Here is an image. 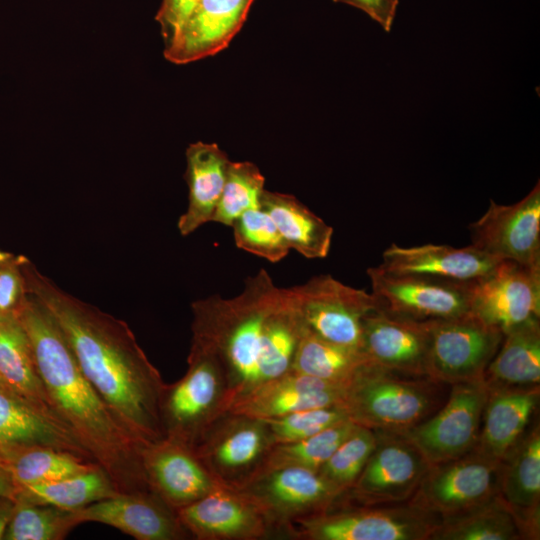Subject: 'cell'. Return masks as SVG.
<instances>
[{"mask_svg":"<svg viewBox=\"0 0 540 540\" xmlns=\"http://www.w3.org/2000/svg\"><path fill=\"white\" fill-rule=\"evenodd\" d=\"M26 292L52 316L83 374L141 446L162 440L165 382L128 324L57 286L24 256Z\"/></svg>","mask_w":540,"mask_h":540,"instance_id":"cell-1","label":"cell"},{"mask_svg":"<svg viewBox=\"0 0 540 540\" xmlns=\"http://www.w3.org/2000/svg\"><path fill=\"white\" fill-rule=\"evenodd\" d=\"M191 346L210 353L228 386L229 409L262 383L292 369L305 327L288 288L265 269L245 279L240 294H218L191 304Z\"/></svg>","mask_w":540,"mask_h":540,"instance_id":"cell-2","label":"cell"},{"mask_svg":"<svg viewBox=\"0 0 540 540\" xmlns=\"http://www.w3.org/2000/svg\"><path fill=\"white\" fill-rule=\"evenodd\" d=\"M14 312L29 337L38 373L61 422L120 493L150 490L140 461L142 446L87 380L52 316L27 292Z\"/></svg>","mask_w":540,"mask_h":540,"instance_id":"cell-3","label":"cell"},{"mask_svg":"<svg viewBox=\"0 0 540 540\" xmlns=\"http://www.w3.org/2000/svg\"><path fill=\"white\" fill-rule=\"evenodd\" d=\"M448 384L426 375L389 370L370 361L345 386L343 406L354 423L381 431H406L446 401Z\"/></svg>","mask_w":540,"mask_h":540,"instance_id":"cell-4","label":"cell"},{"mask_svg":"<svg viewBox=\"0 0 540 540\" xmlns=\"http://www.w3.org/2000/svg\"><path fill=\"white\" fill-rule=\"evenodd\" d=\"M441 519L412 501L331 506L290 521L283 535L307 540H430Z\"/></svg>","mask_w":540,"mask_h":540,"instance_id":"cell-5","label":"cell"},{"mask_svg":"<svg viewBox=\"0 0 540 540\" xmlns=\"http://www.w3.org/2000/svg\"><path fill=\"white\" fill-rule=\"evenodd\" d=\"M229 410L224 372L210 353L190 346L187 370L164 385L160 399L163 437L191 449L207 429Z\"/></svg>","mask_w":540,"mask_h":540,"instance_id":"cell-6","label":"cell"},{"mask_svg":"<svg viewBox=\"0 0 540 540\" xmlns=\"http://www.w3.org/2000/svg\"><path fill=\"white\" fill-rule=\"evenodd\" d=\"M288 291L308 331L363 352V319L377 307L371 293L345 285L329 274L313 277Z\"/></svg>","mask_w":540,"mask_h":540,"instance_id":"cell-7","label":"cell"},{"mask_svg":"<svg viewBox=\"0 0 540 540\" xmlns=\"http://www.w3.org/2000/svg\"><path fill=\"white\" fill-rule=\"evenodd\" d=\"M274 444L264 420L226 412L193 451L221 486L241 489L257 476Z\"/></svg>","mask_w":540,"mask_h":540,"instance_id":"cell-8","label":"cell"},{"mask_svg":"<svg viewBox=\"0 0 540 540\" xmlns=\"http://www.w3.org/2000/svg\"><path fill=\"white\" fill-rule=\"evenodd\" d=\"M427 324L431 378L448 385L483 379L502 342L500 330L471 311L449 319L429 320Z\"/></svg>","mask_w":540,"mask_h":540,"instance_id":"cell-9","label":"cell"},{"mask_svg":"<svg viewBox=\"0 0 540 540\" xmlns=\"http://www.w3.org/2000/svg\"><path fill=\"white\" fill-rule=\"evenodd\" d=\"M443 405L420 424L403 431L433 465L458 458L477 444L489 389L483 379L450 385Z\"/></svg>","mask_w":540,"mask_h":540,"instance_id":"cell-10","label":"cell"},{"mask_svg":"<svg viewBox=\"0 0 540 540\" xmlns=\"http://www.w3.org/2000/svg\"><path fill=\"white\" fill-rule=\"evenodd\" d=\"M375 432L373 452L353 486L342 496L362 505L411 501L431 464L404 433Z\"/></svg>","mask_w":540,"mask_h":540,"instance_id":"cell-11","label":"cell"},{"mask_svg":"<svg viewBox=\"0 0 540 540\" xmlns=\"http://www.w3.org/2000/svg\"><path fill=\"white\" fill-rule=\"evenodd\" d=\"M377 307L396 316L429 321L449 319L471 311L472 282L367 269Z\"/></svg>","mask_w":540,"mask_h":540,"instance_id":"cell-12","label":"cell"},{"mask_svg":"<svg viewBox=\"0 0 540 540\" xmlns=\"http://www.w3.org/2000/svg\"><path fill=\"white\" fill-rule=\"evenodd\" d=\"M501 465L475 448L433 464L411 501L441 518L462 513L499 494Z\"/></svg>","mask_w":540,"mask_h":540,"instance_id":"cell-13","label":"cell"},{"mask_svg":"<svg viewBox=\"0 0 540 540\" xmlns=\"http://www.w3.org/2000/svg\"><path fill=\"white\" fill-rule=\"evenodd\" d=\"M176 512L189 536L198 540H258L280 531L259 502L241 489L220 486Z\"/></svg>","mask_w":540,"mask_h":540,"instance_id":"cell-14","label":"cell"},{"mask_svg":"<svg viewBox=\"0 0 540 540\" xmlns=\"http://www.w3.org/2000/svg\"><path fill=\"white\" fill-rule=\"evenodd\" d=\"M471 245L500 261L540 268V183L520 201L490 200L486 212L469 225Z\"/></svg>","mask_w":540,"mask_h":540,"instance_id":"cell-15","label":"cell"},{"mask_svg":"<svg viewBox=\"0 0 540 540\" xmlns=\"http://www.w3.org/2000/svg\"><path fill=\"white\" fill-rule=\"evenodd\" d=\"M471 312L487 325L509 330L540 317V268L500 261L472 282Z\"/></svg>","mask_w":540,"mask_h":540,"instance_id":"cell-16","label":"cell"},{"mask_svg":"<svg viewBox=\"0 0 540 540\" xmlns=\"http://www.w3.org/2000/svg\"><path fill=\"white\" fill-rule=\"evenodd\" d=\"M241 490L259 502L282 535L290 521L324 511L342 496L317 471L301 467L265 471Z\"/></svg>","mask_w":540,"mask_h":540,"instance_id":"cell-17","label":"cell"},{"mask_svg":"<svg viewBox=\"0 0 540 540\" xmlns=\"http://www.w3.org/2000/svg\"><path fill=\"white\" fill-rule=\"evenodd\" d=\"M140 461L149 489L175 511L221 486L193 449L165 438L142 446Z\"/></svg>","mask_w":540,"mask_h":540,"instance_id":"cell-18","label":"cell"},{"mask_svg":"<svg viewBox=\"0 0 540 540\" xmlns=\"http://www.w3.org/2000/svg\"><path fill=\"white\" fill-rule=\"evenodd\" d=\"M74 514L79 524H105L137 540L190 538L177 512L151 490L118 493L76 510Z\"/></svg>","mask_w":540,"mask_h":540,"instance_id":"cell-19","label":"cell"},{"mask_svg":"<svg viewBox=\"0 0 540 540\" xmlns=\"http://www.w3.org/2000/svg\"><path fill=\"white\" fill-rule=\"evenodd\" d=\"M254 0H198L165 43L166 60L182 65L225 49L245 22Z\"/></svg>","mask_w":540,"mask_h":540,"instance_id":"cell-20","label":"cell"},{"mask_svg":"<svg viewBox=\"0 0 540 540\" xmlns=\"http://www.w3.org/2000/svg\"><path fill=\"white\" fill-rule=\"evenodd\" d=\"M363 352L380 367L429 376L427 321L396 316L376 307L363 319Z\"/></svg>","mask_w":540,"mask_h":540,"instance_id":"cell-21","label":"cell"},{"mask_svg":"<svg viewBox=\"0 0 540 540\" xmlns=\"http://www.w3.org/2000/svg\"><path fill=\"white\" fill-rule=\"evenodd\" d=\"M345 386L290 370L232 404L228 412L268 419L296 411L343 405Z\"/></svg>","mask_w":540,"mask_h":540,"instance_id":"cell-22","label":"cell"},{"mask_svg":"<svg viewBox=\"0 0 540 540\" xmlns=\"http://www.w3.org/2000/svg\"><path fill=\"white\" fill-rule=\"evenodd\" d=\"M499 262L471 244L455 248L435 244L402 247L393 243L383 252L378 267L392 274L470 282L491 272Z\"/></svg>","mask_w":540,"mask_h":540,"instance_id":"cell-23","label":"cell"},{"mask_svg":"<svg viewBox=\"0 0 540 540\" xmlns=\"http://www.w3.org/2000/svg\"><path fill=\"white\" fill-rule=\"evenodd\" d=\"M499 496L519 521L526 539H539L540 530V429L527 431L503 459Z\"/></svg>","mask_w":540,"mask_h":540,"instance_id":"cell-24","label":"cell"},{"mask_svg":"<svg viewBox=\"0 0 540 540\" xmlns=\"http://www.w3.org/2000/svg\"><path fill=\"white\" fill-rule=\"evenodd\" d=\"M33 446L66 451L95 462L65 426L11 390L0 387V460L17 450Z\"/></svg>","mask_w":540,"mask_h":540,"instance_id":"cell-25","label":"cell"},{"mask_svg":"<svg viewBox=\"0 0 540 540\" xmlns=\"http://www.w3.org/2000/svg\"><path fill=\"white\" fill-rule=\"evenodd\" d=\"M539 395V388L489 390L475 449L503 461L529 430Z\"/></svg>","mask_w":540,"mask_h":540,"instance_id":"cell-26","label":"cell"},{"mask_svg":"<svg viewBox=\"0 0 540 540\" xmlns=\"http://www.w3.org/2000/svg\"><path fill=\"white\" fill-rule=\"evenodd\" d=\"M188 206L179 217L177 228L187 236L212 222L230 162L216 143L198 141L186 150Z\"/></svg>","mask_w":540,"mask_h":540,"instance_id":"cell-27","label":"cell"},{"mask_svg":"<svg viewBox=\"0 0 540 540\" xmlns=\"http://www.w3.org/2000/svg\"><path fill=\"white\" fill-rule=\"evenodd\" d=\"M0 376L12 392L65 426L49 401L29 337L14 311L0 312Z\"/></svg>","mask_w":540,"mask_h":540,"instance_id":"cell-28","label":"cell"},{"mask_svg":"<svg viewBox=\"0 0 540 540\" xmlns=\"http://www.w3.org/2000/svg\"><path fill=\"white\" fill-rule=\"evenodd\" d=\"M483 380L489 390L539 388V319L519 325L503 335Z\"/></svg>","mask_w":540,"mask_h":540,"instance_id":"cell-29","label":"cell"},{"mask_svg":"<svg viewBox=\"0 0 540 540\" xmlns=\"http://www.w3.org/2000/svg\"><path fill=\"white\" fill-rule=\"evenodd\" d=\"M260 207L269 214L290 250L308 259L327 257L333 228L295 196L264 189Z\"/></svg>","mask_w":540,"mask_h":540,"instance_id":"cell-30","label":"cell"},{"mask_svg":"<svg viewBox=\"0 0 540 540\" xmlns=\"http://www.w3.org/2000/svg\"><path fill=\"white\" fill-rule=\"evenodd\" d=\"M16 488L15 500L52 505L69 511L79 510L120 493L110 476L98 464L59 480Z\"/></svg>","mask_w":540,"mask_h":540,"instance_id":"cell-31","label":"cell"},{"mask_svg":"<svg viewBox=\"0 0 540 540\" xmlns=\"http://www.w3.org/2000/svg\"><path fill=\"white\" fill-rule=\"evenodd\" d=\"M522 527L498 495L462 513L443 517L430 540H519Z\"/></svg>","mask_w":540,"mask_h":540,"instance_id":"cell-32","label":"cell"},{"mask_svg":"<svg viewBox=\"0 0 540 540\" xmlns=\"http://www.w3.org/2000/svg\"><path fill=\"white\" fill-rule=\"evenodd\" d=\"M368 358L362 351L326 341L305 328L292 370L346 386Z\"/></svg>","mask_w":540,"mask_h":540,"instance_id":"cell-33","label":"cell"},{"mask_svg":"<svg viewBox=\"0 0 540 540\" xmlns=\"http://www.w3.org/2000/svg\"><path fill=\"white\" fill-rule=\"evenodd\" d=\"M96 465L75 454L44 446L17 450L0 460L16 486L46 483L86 471Z\"/></svg>","mask_w":540,"mask_h":540,"instance_id":"cell-34","label":"cell"},{"mask_svg":"<svg viewBox=\"0 0 540 540\" xmlns=\"http://www.w3.org/2000/svg\"><path fill=\"white\" fill-rule=\"evenodd\" d=\"M358 424L346 420L308 438L274 444L257 476L281 467H301L318 471Z\"/></svg>","mask_w":540,"mask_h":540,"instance_id":"cell-35","label":"cell"},{"mask_svg":"<svg viewBox=\"0 0 540 540\" xmlns=\"http://www.w3.org/2000/svg\"><path fill=\"white\" fill-rule=\"evenodd\" d=\"M78 525L74 511L15 500L12 517L3 539L62 540Z\"/></svg>","mask_w":540,"mask_h":540,"instance_id":"cell-36","label":"cell"},{"mask_svg":"<svg viewBox=\"0 0 540 540\" xmlns=\"http://www.w3.org/2000/svg\"><path fill=\"white\" fill-rule=\"evenodd\" d=\"M264 183L265 178L254 163L230 161L212 222L231 226L245 211L260 207Z\"/></svg>","mask_w":540,"mask_h":540,"instance_id":"cell-37","label":"cell"},{"mask_svg":"<svg viewBox=\"0 0 540 540\" xmlns=\"http://www.w3.org/2000/svg\"><path fill=\"white\" fill-rule=\"evenodd\" d=\"M376 442L375 430L358 425L317 472L343 495L359 477Z\"/></svg>","mask_w":540,"mask_h":540,"instance_id":"cell-38","label":"cell"},{"mask_svg":"<svg viewBox=\"0 0 540 540\" xmlns=\"http://www.w3.org/2000/svg\"><path fill=\"white\" fill-rule=\"evenodd\" d=\"M230 227L238 248L271 263L280 262L290 251L275 223L261 207L245 211Z\"/></svg>","mask_w":540,"mask_h":540,"instance_id":"cell-39","label":"cell"},{"mask_svg":"<svg viewBox=\"0 0 540 540\" xmlns=\"http://www.w3.org/2000/svg\"><path fill=\"white\" fill-rule=\"evenodd\" d=\"M262 420L268 425L274 443L279 444L308 438L350 418L343 405H333Z\"/></svg>","mask_w":540,"mask_h":540,"instance_id":"cell-40","label":"cell"},{"mask_svg":"<svg viewBox=\"0 0 540 540\" xmlns=\"http://www.w3.org/2000/svg\"><path fill=\"white\" fill-rule=\"evenodd\" d=\"M24 256H12L0 265V312L14 311L26 295L21 262Z\"/></svg>","mask_w":540,"mask_h":540,"instance_id":"cell-41","label":"cell"},{"mask_svg":"<svg viewBox=\"0 0 540 540\" xmlns=\"http://www.w3.org/2000/svg\"><path fill=\"white\" fill-rule=\"evenodd\" d=\"M198 0H162L156 14L161 33L166 43L183 24Z\"/></svg>","mask_w":540,"mask_h":540,"instance_id":"cell-42","label":"cell"},{"mask_svg":"<svg viewBox=\"0 0 540 540\" xmlns=\"http://www.w3.org/2000/svg\"><path fill=\"white\" fill-rule=\"evenodd\" d=\"M356 7L374 21L378 22L385 31H390L398 3L393 0H333Z\"/></svg>","mask_w":540,"mask_h":540,"instance_id":"cell-43","label":"cell"},{"mask_svg":"<svg viewBox=\"0 0 540 540\" xmlns=\"http://www.w3.org/2000/svg\"><path fill=\"white\" fill-rule=\"evenodd\" d=\"M15 506V500L0 497V539H3Z\"/></svg>","mask_w":540,"mask_h":540,"instance_id":"cell-44","label":"cell"},{"mask_svg":"<svg viewBox=\"0 0 540 540\" xmlns=\"http://www.w3.org/2000/svg\"><path fill=\"white\" fill-rule=\"evenodd\" d=\"M17 488L11 477L0 469V497H8L15 500Z\"/></svg>","mask_w":540,"mask_h":540,"instance_id":"cell-45","label":"cell"},{"mask_svg":"<svg viewBox=\"0 0 540 540\" xmlns=\"http://www.w3.org/2000/svg\"><path fill=\"white\" fill-rule=\"evenodd\" d=\"M13 256V254L11 253H8V252H4V251H1L0 250V265L7 261L9 258H11Z\"/></svg>","mask_w":540,"mask_h":540,"instance_id":"cell-46","label":"cell"},{"mask_svg":"<svg viewBox=\"0 0 540 540\" xmlns=\"http://www.w3.org/2000/svg\"><path fill=\"white\" fill-rule=\"evenodd\" d=\"M0 387L5 388V389H9V387L6 385V383L4 382V380L2 379L1 376H0Z\"/></svg>","mask_w":540,"mask_h":540,"instance_id":"cell-47","label":"cell"},{"mask_svg":"<svg viewBox=\"0 0 540 540\" xmlns=\"http://www.w3.org/2000/svg\"><path fill=\"white\" fill-rule=\"evenodd\" d=\"M394 2L398 3L399 0H393Z\"/></svg>","mask_w":540,"mask_h":540,"instance_id":"cell-48","label":"cell"}]
</instances>
